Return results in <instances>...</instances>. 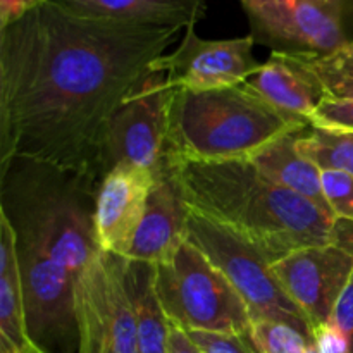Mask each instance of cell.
Masks as SVG:
<instances>
[{
    "label": "cell",
    "mask_w": 353,
    "mask_h": 353,
    "mask_svg": "<svg viewBox=\"0 0 353 353\" xmlns=\"http://www.w3.org/2000/svg\"><path fill=\"white\" fill-rule=\"evenodd\" d=\"M309 126L245 85L205 92L174 88L165 154L195 162L250 159L276 138Z\"/></svg>",
    "instance_id": "obj_4"
},
{
    "label": "cell",
    "mask_w": 353,
    "mask_h": 353,
    "mask_svg": "<svg viewBox=\"0 0 353 353\" xmlns=\"http://www.w3.org/2000/svg\"><path fill=\"white\" fill-rule=\"evenodd\" d=\"M168 353H203L199 345L192 340L188 331L171 324V333H169V347Z\"/></svg>",
    "instance_id": "obj_28"
},
{
    "label": "cell",
    "mask_w": 353,
    "mask_h": 353,
    "mask_svg": "<svg viewBox=\"0 0 353 353\" xmlns=\"http://www.w3.org/2000/svg\"><path fill=\"white\" fill-rule=\"evenodd\" d=\"M154 176L145 214L126 259L155 265L171 259L186 240L190 207L176 162L168 154Z\"/></svg>",
    "instance_id": "obj_13"
},
{
    "label": "cell",
    "mask_w": 353,
    "mask_h": 353,
    "mask_svg": "<svg viewBox=\"0 0 353 353\" xmlns=\"http://www.w3.org/2000/svg\"><path fill=\"white\" fill-rule=\"evenodd\" d=\"M271 271L316 330L331 321L353 272V250L334 243L309 245L276 261Z\"/></svg>",
    "instance_id": "obj_11"
},
{
    "label": "cell",
    "mask_w": 353,
    "mask_h": 353,
    "mask_svg": "<svg viewBox=\"0 0 353 353\" xmlns=\"http://www.w3.org/2000/svg\"><path fill=\"white\" fill-rule=\"evenodd\" d=\"M99 183L28 159L0 165V214L16 238L28 334L47 353H78L74 283L100 252Z\"/></svg>",
    "instance_id": "obj_2"
},
{
    "label": "cell",
    "mask_w": 353,
    "mask_h": 353,
    "mask_svg": "<svg viewBox=\"0 0 353 353\" xmlns=\"http://www.w3.org/2000/svg\"><path fill=\"white\" fill-rule=\"evenodd\" d=\"M68 12L93 19L186 28L205 14V0H48Z\"/></svg>",
    "instance_id": "obj_14"
},
{
    "label": "cell",
    "mask_w": 353,
    "mask_h": 353,
    "mask_svg": "<svg viewBox=\"0 0 353 353\" xmlns=\"http://www.w3.org/2000/svg\"><path fill=\"white\" fill-rule=\"evenodd\" d=\"M0 336L9 338L19 347L34 345L28 334L16 238H14L12 226L2 214H0Z\"/></svg>",
    "instance_id": "obj_18"
},
{
    "label": "cell",
    "mask_w": 353,
    "mask_h": 353,
    "mask_svg": "<svg viewBox=\"0 0 353 353\" xmlns=\"http://www.w3.org/2000/svg\"><path fill=\"white\" fill-rule=\"evenodd\" d=\"M314 345L321 353H348L347 340L333 323L321 324L314 330Z\"/></svg>",
    "instance_id": "obj_26"
},
{
    "label": "cell",
    "mask_w": 353,
    "mask_h": 353,
    "mask_svg": "<svg viewBox=\"0 0 353 353\" xmlns=\"http://www.w3.org/2000/svg\"><path fill=\"white\" fill-rule=\"evenodd\" d=\"M178 33L76 16L48 0L0 30V165L28 159L99 183L110 117Z\"/></svg>",
    "instance_id": "obj_1"
},
{
    "label": "cell",
    "mask_w": 353,
    "mask_h": 353,
    "mask_svg": "<svg viewBox=\"0 0 353 353\" xmlns=\"http://www.w3.org/2000/svg\"><path fill=\"white\" fill-rule=\"evenodd\" d=\"M303 131L305 130L292 131L276 138L248 161L269 179L281 185L283 188L292 190L296 195L303 196L321 210L333 216L323 192L321 169L303 157L296 148V140Z\"/></svg>",
    "instance_id": "obj_16"
},
{
    "label": "cell",
    "mask_w": 353,
    "mask_h": 353,
    "mask_svg": "<svg viewBox=\"0 0 353 353\" xmlns=\"http://www.w3.org/2000/svg\"><path fill=\"white\" fill-rule=\"evenodd\" d=\"M0 353H47L41 350L40 347L33 345V347H19L14 341H10L9 338L0 336Z\"/></svg>",
    "instance_id": "obj_29"
},
{
    "label": "cell",
    "mask_w": 353,
    "mask_h": 353,
    "mask_svg": "<svg viewBox=\"0 0 353 353\" xmlns=\"http://www.w3.org/2000/svg\"><path fill=\"white\" fill-rule=\"evenodd\" d=\"M155 286L171 324L185 331L248 334L252 317L230 279L186 238L155 264Z\"/></svg>",
    "instance_id": "obj_5"
},
{
    "label": "cell",
    "mask_w": 353,
    "mask_h": 353,
    "mask_svg": "<svg viewBox=\"0 0 353 353\" xmlns=\"http://www.w3.org/2000/svg\"><path fill=\"white\" fill-rule=\"evenodd\" d=\"M248 340L257 353H305L314 340L286 323L269 319L252 321Z\"/></svg>",
    "instance_id": "obj_21"
},
{
    "label": "cell",
    "mask_w": 353,
    "mask_h": 353,
    "mask_svg": "<svg viewBox=\"0 0 353 353\" xmlns=\"http://www.w3.org/2000/svg\"><path fill=\"white\" fill-rule=\"evenodd\" d=\"M188 334L203 353H257L247 334L207 333V331H188Z\"/></svg>",
    "instance_id": "obj_24"
},
{
    "label": "cell",
    "mask_w": 353,
    "mask_h": 353,
    "mask_svg": "<svg viewBox=\"0 0 353 353\" xmlns=\"http://www.w3.org/2000/svg\"><path fill=\"white\" fill-rule=\"evenodd\" d=\"M124 285L138 331V353H168L171 321L159 299L155 265L124 257Z\"/></svg>",
    "instance_id": "obj_17"
},
{
    "label": "cell",
    "mask_w": 353,
    "mask_h": 353,
    "mask_svg": "<svg viewBox=\"0 0 353 353\" xmlns=\"http://www.w3.org/2000/svg\"><path fill=\"white\" fill-rule=\"evenodd\" d=\"M321 183L333 216L353 223V174L324 169L321 171Z\"/></svg>",
    "instance_id": "obj_22"
},
{
    "label": "cell",
    "mask_w": 353,
    "mask_h": 353,
    "mask_svg": "<svg viewBox=\"0 0 353 353\" xmlns=\"http://www.w3.org/2000/svg\"><path fill=\"white\" fill-rule=\"evenodd\" d=\"M305 353H321L319 350H317V347H316V345H312V347H310L309 348V350H307Z\"/></svg>",
    "instance_id": "obj_30"
},
{
    "label": "cell",
    "mask_w": 353,
    "mask_h": 353,
    "mask_svg": "<svg viewBox=\"0 0 353 353\" xmlns=\"http://www.w3.org/2000/svg\"><path fill=\"white\" fill-rule=\"evenodd\" d=\"M255 43L279 54L323 55L353 41L350 0H240Z\"/></svg>",
    "instance_id": "obj_7"
},
{
    "label": "cell",
    "mask_w": 353,
    "mask_h": 353,
    "mask_svg": "<svg viewBox=\"0 0 353 353\" xmlns=\"http://www.w3.org/2000/svg\"><path fill=\"white\" fill-rule=\"evenodd\" d=\"M45 0H0V30L16 23Z\"/></svg>",
    "instance_id": "obj_27"
},
{
    "label": "cell",
    "mask_w": 353,
    "mask_h": 353,
    "mask_svg": "<svg viewBox=\"0 0 353 353\" xmlns=\"http://www.w3.org/2000/svg\"><path fill=\"white\" fill-rule=\"evenodd\" d=\"M255 40L250 33L228 40H205L195 24L185 28L178 48L154 62V72H164L172 88L205 92L243 85L261 62L254 57Z\"/></svg>",
    "instance_id": "obj_10"
},
{
    "label": "cell",
    "mask_w": 353,
    "mask_h": 353,
    "mask_svg": "<svg viewBox=\"0 0 353 353\" xmlns=\"http://www.w3.org/2000/svg\"><path fill=\"white\" fill-rule=\"evenodd\" d=\"M296 148L321 171L334 169L353 174V131L307 128L296 140Z\"/></svg>",
    "instance_id": "obj_20"
},
{
    "label": "cell",
    "mask_w": 353,
    "mask_h": 353,
    "mask_svg": "<svg viewBox=\"0 0 353 353\" xmlns=\"http://www.w3.org/2000/svg\"><path fill=\"white\" fill-rule=\"evenodd\" d=\"M319 2H324V3H327V2H333V0H319Z\"/></svg>",
    "instance_id": "obj_31"
},
{
    "label": "cell",
    "mask_w": 353,
    "mask_h": 353,
    "mask_svg": "<svg viewBox=\"0 0 353 353\" xmlns=\"http://www.w3.org/2000/svg\"><path fill=\"white\" fill-rule=\"evenodd\" d=\"M171 159L178 168L188 207L250 241L272 264L309 245L334 243L353 250V223L336 219L283 188L248 159Z\"/></svg>",
    "instance_id": "obj_3"
},
{
    "label": "cell",
    "mask_w": 353,
    "mask_h": 353,
    "mask_svg": "<svg viewBox=\"0 0 353 353\" xmlns=\"http://www.w3.org/2000/svg\"><path fill=\"white\" fill-rule=\"evenodd\" d=\"M243 85L281 112L307 123L323 99L312 79L276 52Z\"/></svg>",
    "instance_id": "obj_15"
},
{
    "label": "cell",
    "mask_w": 353,
    "mask_h": 353,
    "mask_svg": "<svg viewBox=\"0 0 353 353\" xmlns=\"http://www.w3.org/2000/svg\"><path fill=\"white\" fill-rule=\"evenodd\" d=\"M330 323H333L343 333L348 343V353H353V272L343 293L338 299Z\"/></svg>",
    "instance_id": "obj_25"
},
{
    "label": "cell",
    "mask_w": 353,
    "mask_h": 353,
    "mask_svg": "<svg viewBox=\"0 0 353 353\" xmlns=\"http://www.w3.org/2000/svg\"><path fill=\"white\" fill-rule=\"evenodd\" d=\"M172 93L174 88L168 85L164 72H155L117 107L107 124L97 157L99 183L117 165L130 164L152 171L161 165L168 148Z\"/></svg>",
    "instance_id": "obj_9"
},
{
    "label": "cell",
    "mask_w": 353,
    "mask_h": 353,
    "mask_svg": "<svg viewBox=\"0 0 353 353\" xmlns=\"http://www.w3.org/2000/svg\"><path fill=\"white\" fill-rule=\"evenodd\" d=\"M310 126L331 131H353V99H321L309 119Z\"/></svg>",
    "instance_id": "obj_23"
},
{
    "label": "cell",
    "mask_w": 353,
    "mask_h": 353,
    "mask_svg": "<svg viewBox=\"0 0 353 353\" xmlns=\"http://www.w3.org/2000/svg\"><path fill=\"white\" fill-rule=\"evenodd\" d=\"M186 238L230 279L247 305L252 321L269 319L286 323L314 340L310 321L286 295L272 274V262L257 247L192 207L186 221Z\"/></svg>",
    "instance_id": "obj_6"
},
{
    "label": "cell",
    "mask_w": 353,
    "mask_h": 353,
    "mask_svg": "<svg viewBox=\"0 0 353 353\" xmlns=\"http://www.w3.org/2000/svg\"><path fill=\"white\" fill-rule=\"evenodd\" d=\"M279 54V52H276ZM305 72L323 93V99H353V41L323 55L279 54Z\"/></svg>",
    "instance_id": "obj_19"
},
{
    "label": "cell",
    "mask_w": 353,
    "mask_h": 353,
    "mask_svg": "<svg viewBox=\"0 0 353 353\" xmlns=\"http://www.w3.org/2000/svg\"><path fill=\"white\" fill-rule=\"evenodd\" d=\"M124 257L100 250L76 278L78 353H138V331L123 274Z\"/></svg>",
    "instance_id": "obj_8"
},
{
    "label": "cell",
    "mask_w": 353,
    "mask_h": 353,
    "mask_svg": "<svg viewBox=\"0 0 353 353\" xmlns=\"http://www.w3.org/2000/svg\"><path fill=\"white\" fill-rule=\"evenodd\" d=\"M154 171L123 164L99 183L95 196L97 245L107 254L128 257L154 186Z\"/></svg>",
    "instance_id": "obj_12"
}]
</instances>
